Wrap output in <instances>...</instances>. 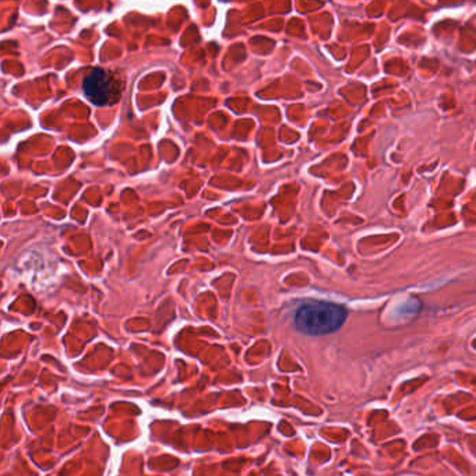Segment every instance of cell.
<instances>
[{"label":"cell","mask_w":476,"mask_h":476,"mask_svg":"<svg viewBox=\"0 0 476 476\" xmlns=\"http://www.w3.org/2000/svg\"><path fill=\"white\" fill-rule=\"evenodd\" d=\"M348 312L344 306L328 302H309L302 305L295 315L298 331L318 337L335 333L347 320Z\"/></svg>","instance_id":"obj_1"},{"label":"cell","mask_w":476,"mask_h":476,"mask_svg":"<svg viewBox=\"0 0 476 476\" xmlns=\"http://www.w3.org/2000/svg\"><path fill=\"white\" fill-rule=\"evenodd\" d=\"M83 90L87 98L98 106H105L119 96L116 81L103 69H93L83 81Z\"/></svg>","instance_id":"obj_2"}]
</instances>
